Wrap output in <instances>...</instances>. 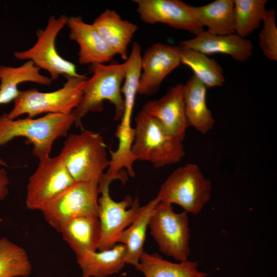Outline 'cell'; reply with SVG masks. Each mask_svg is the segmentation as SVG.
<instances>
[{"label":"cell","mask_w":277,"mask_h":277,"mask_svg":"<svg viewBox=\"0 0 277 277\" xmlns=\"http://www.w3.org/2000/svg\"><path fill=\"white\" fill-rule=\"evenodd\" d=\"M143 109L157 119L172 135L183 141L190 126L185 108L183 84L170 88L161 97L148 101Z\"/></svg>","instance_id":"14"},{"label":"cell","mask_w":277,"mask_h":277,"mask_svg":"<svg viewBox=\"0 0 277 277\" xmlns=\"http://www.w3.org/2000/svg\"><path fill=\"white\" fill-rule=\"evenodd\" d=\"M69 38L79 46L80 64H105L115 55L92 24L85 22L81 16L68 17Z\"/></svg>","instance_id":"15"},{"label":"cell","mask_w":277,"mask_h":277,"mask_svg":"<svg viewBox=\"0 0 277 277\" xmlns=\"http://www.w3.org/2000/svg\"><path fill=\"white\" fill-rule=\"evenodd\" d=\"M264 25L259 37V44L265 56L277 61V27L275 10H266L263 17Z\"/></svg>","instance_id":"28"},{"label":"cell","mask_w":277,"mask_h":277,"mask_svg":"<svg viewBox=\"0 0 277 277\" xmlns=\"http://www.w3.org/2000/svg\"><path fill=\"white\" fill-rule=\"evenodd\" d=\"M187 213L174 211L170 203L160 201L150 217V233L164 254L178 262L188 260L191 253L190 230Z\"/></svg>","instance_id":"7"},{"label":"cell","mask_w":277,"mask_h":277,"mask_svg":"<svg viewBox=\"0 0 277 277\" xmlns=\"http://www.w3.org/2000/svg\"><path fill=\"white\" fill-rule=\"evenodd\" d=\"M5 162L0 158V201L4 200L9 193V183L7 172L3 166H6Z\"/></svg>","instance_id":"29"},{"label":"cell","mask_w":277,"mask_h":277,"mask_svg":"<svg viewBox=\"0 0 277 277\" xmlns=\"http://www.w3.org/2000/svg\"><path fill=\"white\" fill-rule=\"evenodd\" d=\"M181 50L179 46L161 43L147 48L142 55L138 94L151 95L158 91L166 77L181 64Z\"/></svg>","instance_id":"13"},{"label":"cell","mask_w":277,"mask_h":277,"mask_svg":"<svg viewBox=\"0 0 277 277\" xmlns=\"http://www.w3.org/2000/svg\"><path fill=\"white\" fill-rule=\"evenodd\" d=\"M135 268L145 277H206L207 274L198 269L196 262L188 260L173 263L164 260L156 253L144 251Z\"/></svg>","instance_id":"24"},{"label":"cell","mask_w":277,"mask_h":277,"mask_svg":"<svg viewBox=\"0 0 277 277\" xmlns=\"http://www.w3.org/2000/svg\"><path fill=\"white\" fill-rule=\"evenodd\" d=\"M235 33L245 38L262 21L267 0H233Z\"/></svg>","instance_id":"27"},{"label":"cell","mask_w":277,"mask_h":277,"mask_svg":"<svg viewBox=\"0 0 277 277\" xmlns=\"http://www.w3.org/2000/svg\"><path fill=\"white\" fill-rule=\"evenodd\" d=\"M99 181L76 182L53 199L40 211L57 231L67 221L80 216L98 215Z\"/></svg>","instance_id":"9"},{"label":"cell","mask_w":277,"mask_h":277,"mask_svg":"<svg viewBox=\"0 0 277 277\" xmlns=\"http://www.w3.org/2000/svg\"><path fill=\"white\" fill-rule=\"evenodd\" d=\"M141 21L148 24L161 23L195 36L203 30L194 14L192 6L180 0H134Z\"/></svg>","instance_id":"12"},{"label":"cell","mask_w":277,"mask_h":277,"mask_svg":"<svg viewBox=\"0 0 277 277\" xmlns=\"http://www.w3.org/2000/svg\"><path fill=\"white\" fill-rule=\"evenodd\" d=\"M180 57L181 64L190 68L207 89L221 86L225 83L223 70L214 59L199 51L182 48Z\"/></svg>","instance_id":"25"},{"label":"cell","mask_w":277,"mask_h":277,"mask_svg":"<svg viewBox=\"0 0 277 277\" xmlns=\"http://www.w3.org/2000/svg\"><path fill=\"white\" fill-rule=\"evenodd\" d=\"M66 78L63 86L54 91L41 92L35 88L20 91L13 108L7 113L8 117L15 119L25 114L33 118L42 113H72L81 101L87 77L84 75Z\"/></svg>","instance_id":"5"},{"label":"cell","mask_w":277,"mask_h":277,"mask_svg":"<svg viewBox=\"0 0 277 277\" xmlns=\"http://www.w3.org/2000/svg\"><path fill=\"white\" fill-rule=\"evenodd\" d=\"M92 24L115 55L125 61L128 57V46L137 30V26L123 19L115 10L107 9Z\"/></svg>","instance_id":"17"},{"label":"cell","mask_w":277,"mask_h":277,"mask_svg":"<svg viewBox=\"0 0 277 277\" xmlns=\"http://www.w3.org/2000/svg\"><path fill=\"white\" fill-rule=\"evenodd\" d=\"M160 201L156 196L144 206H141L132 223L119 235L117 243L122 244L126 247V264L135 267L138 264L144 252V245L150 217Z\"/></svg>","instance_id":"21"},{"label":"cell","mask_w":277,"mask_h":277,"mask_svg":"<svg viewBox=\"0 0 277 277\" xmlns=\"http://www.w3.org/2000/svg\"><path fill=\"white\" fill-rule=\"evenodd\" d=\"M125 255V246L117 243L110 249L87 251L76 258L82 277H108L122 269Z\"/></svg>","instance_id":"20"},{"label":"cell","mask_w":277,"mask_h":277,"mask_svg":"<svg viewBox=\"0 0 277 277\" xmlns=\"http://www.w3.org/2000/svg\"><path fill=\"white\" fill-rule=\"evenodd\" d=\"M200 25L214 35L235 33L233 0H216L202 6H192Z\"/></svg>","instance_id":"23"},{"label":"cell","mask_w":277,"mask_h":277,"mask_svg":"<svg viewBox=\"0 0 277 277\" xmlns=\"http://www.w3.org/2000/svg\"><path fill=\"white\" fill-rule=\"evenodd\" d=\"M135 122L131 152L135 161H147L155 168H161L177 163L184 157L183 141L143 108L137 113Z\"/></svg>","instance_id":"3"},{"label":"cell","mask_w":277,"mask_h":277,"mask_svg":"<svg viewBox=\"0 0 277 277\" xmlns=\"http://www.w3.org/2000/svg\"><path fill=\"white\" fill-rule=\"evenodd\" d=\"M38 166L27 185V209L39 210L75 183L62 158L50 156L39 160Z\"/></svg>","instance_id":"10"},{"label":"cell","mask_w":277,"mask_h":277,"mask_svg":"<svg viewBox=\"0 0 277 277\" xmlns=\"http://www.w3.org/2000/svg\"><path fill=\"white\" fill-rule=\"evenodd\" d=\"M58 155L75 182H100L109 165L103 136L89 130L68 135Z\"/></svg>","instance_id":"4"},{"label":"cell","mask_w":277,"mask_h":277,"mask_svg":"<svg viewBox=\"0 0 277 277\" xmlns=\"http://www.w3.org/2000/svg\"><path fill=\"white\" fill-rule=\"evenodd\" d=\"M89 70L92 76L87 78L81 101L72 112L74 124L82 128L84 117L90 112L102 111L106 101L114 106V120L120 121L124 110L121 88L126 74V62L92 64Z\"/></svg>","instance_id":"1"},{"label":"cell","mask_w":277,"mask_h":277,"mask_svg":"<svg viewBox=\"0 0 277 277\" xmlns=\"http://www.w3.org/2000/svg\"><path fill=\"white\" fill-rule=\"evenodd\" d=\"M111 183L101 182L98 184V212L101 236L97 250L111 248L117 244V240L126 228L135 220L140 209L137 197L133 200L130 195H127L122 201L113 200L109 193Z\"/></svg>","instance_id":"11"},{"label":"cell","mask_w":277,"mask_h":277,"mask_svg":"<svg viewBox=\"0 0 277 277\" xmlns=\"http://www.w3.org/2000/svg\"><path fill=\"white\" fill-rule=\"evenodd\" d=\"M58 232L74 251L76 258L87 251L98 250L101 229L97 216L84 215L71 219L62 225Z\"/></svg>","instance_id":"18"},{"label":"cell","mask_w":277,"mask_h":277,"mask_svg":"<svg viewBox=\"0 0 277 277\" xmlns=\"http://www.w3.org/2000/svg\"><path fill=\"white\" fill-rule=\"evenodd\" d=\"M73 124L72 113L17 120L10 119L4 113L0 116V147L17 137H25L27 143L32 144L33 155L41 160L50 156L54 142L67 137Z\"/></svg>","instance_id":"2"},{"label":"cell","mask_w":277,"mask_h":277,"mask_svg":"<svg viewBox=\"0 0 277 277\" xmlns=\"http://www.w3.org/2000/svg\"><path fill=\"white\" fill-rule=\"evenodd\" d=\"M31 61L16 67L0 66V105L14 101L19 93L18 85L24 82H33L50 86L51 79L42 75Z\"/></svg>","instance_id":"22"},{"label":"cell","mask_w":277,"mask_h":277,"mask_svg":"<svg viewBox=\"0 0 277 277\" xmlns=\"http://www.w3.org/2000/svg\"><path fill=\"white\" fill-rule=\"evenodd\" d=\"M67 19L68 17L64 14L58 17L50 16L45 28L36 31L35 44L26 50L15 52L14 57L19 60L31 61L39 69L48 72L52 81L56 80L60 75L66 78L83 76L77 73L74 63L62 57L56 49V37L67 25Z\"/></svg>","instance_id":"8"},{"label":"cell","mask_w":277,"mask_h":277,"mask_svg":"<svg viewBox=\"0 0 277 277\" xmlns=\"http://www.w3.org/2000/svg\"><path fill=\"white\" fill-rule=\"evenodd\" d=\"M211 183L199 166L188 164L176 169L162 184L156 197L160 201L181 206L197 214L209 202Z\"/></svg>","instance_id":"6"},{"label":"cell","mask_w":277,"mask_h":277,"mask_svg":"<svg viewBox=\"0 0 277 277\" xmlns=\"http://www.w3.org/2000/svg\"><path fill=\"white\" fill-rule=\"evenodd\" d=\"M32 266L26 251L8 238H0V277H28Z\"/></svg>","instance_id":"26"},{"label":"cell","mask_w":277,"mask_h":277,"mask_svg":"<svg viewBox=\"0 0 277 277\" xmlns=\"http://www.w3.org/2000/svg\"><path fill=\"white\" fill-rule=\"evenodd\" d=\"M179 46L182 49H193L207 55L227 54L241 62L246 61L253 53V45L249 39L236 33L214 35L204 30L192 38L181 41Z\"/></svg>","instance_id":"16"},{"label":"cell","mask_w":277,"mask_h":277,"mask_svg":"<svg viewBox=\"0 0 277 277\" xmlns=\"http://www.w3.org/2000/svg\"><path fill=\"white\" fill-rule=\"evenodd\" d=\"M206 87L193 75L183 84V97L187 118L190 126L206 134L215 124L206 101Z\"/></svg>","instance_id":"19"}]
</instances>
